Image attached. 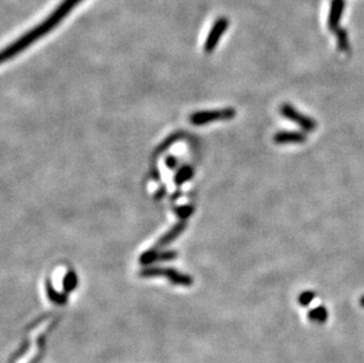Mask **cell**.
I'll list each match as a JSON object with an SVG mask.
<instances>
[{"label": "cell", "mask_w": 364, "mask_h": 363, "mask_svg": "<svg viewBox=\"0 0 364 363\" xmlns=\"http://www.w3.org/2000/svg\"><path fill=\"white\" fill-rule=\"evenodd\" d=\"M229 19L225 18V17H219L218 19H216V22L213 23L211 30H210L208 37H206L205 43H204V51L205 53H212L213 50L217 48V45L219 44L220 38L224 35L226 30L229 28Z\"/></svg>", "instance_id": "cell-4"}, {"label": "cell", "mask_w": 364, "mask_h": 363, "mask_svg": "<svg viewBox=\"0 0 364 363\" xmlns=\"http://www.w3.org/2000/svg\"><path fill=\"white\" fill-rule=\"evenodd\" d=\"M184 228H185L184 223H180V224H177L175 226V228L171 229V230H170L168 232V234L164 235V237L160 239L158 244L159 245H166V244H169V243H171L173 241V239H175L177 237V236H179L180 234H182V231L184 230Z\"/></svg>", "instance_id": "cell-12"}, {"label": "cell", "mask_w": 364, "mask_h": 363, "mask_svg": "<svg viewBox=\"0 0 364 363\" xmlns=\"http://www.w3.org/2000/svg\"><path fill=\"white\" fill-rule=\"evenodd\" d=\"M83 0H63L60 3L58 8H56L51 12L48 18H45L44 21L40 23L39 25L35 26V28L30 30L26 33H24L22 37H19L17 41L12 43L11 45H9L8 48L3 50L2 56V62H8L11 61L12 58H15L16 56H18L19 53L25 51L26 49L30 48V46L35 44L36 42H38L40 38L48 35L52 31L56 26H58L64 18H66L70 15V12L72 11L76 6H78Z\"/></svg>", "instance_id": "cell-1"}, {"label": "cell", "mask_w": 364, "mask_h": 363, "mask_svg": "<svg viewBox=\"0 0 364 363\" xmlns=\"http://www.w3.org/2000/svg\"><path fill=\"white\" fill-rule=\"evenodd\" d=\"M345 8V0H331L330 5V12L328 18V28L335 32L339 29V22L342 19L343 12Z\"/></svg>", "instance_id": "cell-6"}, {"label": "cell", "mask_w": 364, "mask_h": 363, "mask_svg": "<svg viewBox=\"0 0 364 363\" xmlns=\"http://www.w3.org/2000/svg\"><path fill=\"white\" fill-rule=\"evenodd\" d=\"M306 139V136L302 132H296V131H280L276 133L275 141L277 144H286V143H302Z\"/></svg>", "instance_id": "cell-8"}, {"label": "cell", "mask_w": 364, "mask_h": 363, "mask_svg": "<svg viewBox=\"0 0 364 363\" xmlns=\"http://www.w3.org/2000/svg\"><path fill=\"white\" fill-rule=\"evenodd\" d=\"M280 113H282L285 118H288L290 121L295 122L296 124H298L300 128L305 130V131L311 132L317 126L316 122L313 121L312 118H310L305 115H302V113H299L295 108H292V106L289 104H284L280 106Z\"/></svg>", "instance_id": "cell-5"}, {"label": "cell", "mask_w": 364, "mask_h": 363, "mask_svg": "<svg viewBox=\"0 0 364 363\" xmlns=\"http://www.w3.org/2000/svg\"><path fill=\"white\" fill-rule=\"evenodd\" d=\"M177 257V254L175 251H163L158 252L156 250H149L145 254L140 256L139 261L144 265H149L153 262L157 261H170V259H175Z\"/></svg>", "instance_id": "cell-7"}, {"label": "cell", "mask_w": 364, "mask_h": 363, "mask_svg": "<svg viewBox=\"0 0 364 363\" xmlns=\"http://www.w3.org/2000/svg\"><path fill=\"white\" fill-rule=\"evenodd\" d=\"M336 38H337V46L338 50L342 52H349L350 50V43H349V35L344 29L339 28L335 31Z\"/></svg>", "instance_id": "cell-10"}, {"label": "cell", "mask_w": 364, "mask_h": 363, "mask_svg": "<svg viewBox=\"0 0 364 363\" xmlns=\"http://www.w3.org/2000/svg\"><path fill=\"white\" fill-rule=\"evenodd\" d=\"M359 302H360V305H362V307L364 308V296H363V297H362V298H360V299H359Z\"/></svg>", "instance_id": "cell-17"}, {"label": "cell", "mask_w": 364, "mask_h": 363, "mask_svg": "<svg viewBox=\"0 0 364 363\" xmlns=\"http://www.w3.org/2000/svg\"><path fill=\"white\" fill-rule=\"evenodd\" d=\"M313 298H315V292L304 291L299 295L298 303L300 305H303V307H306V305H309L313 301Z\"/></svg>", "instance_id": "cell-14"}, {"label": "cell", "mask_w": 364, "mask_h": 363, "mask_svg": "<svg viewBox=\"0 0 364 363\" xmlns=\"http://www.w3.org/2000/svg\"><path fill=\"white\" fill-rule=\"evenodd\" d=\"M78 285V277H77V274L73 271H69L68 274L65 275L64 281H63V288H64V292L69 294L75 290Z\"/></svg>", "instance_id": "cell-13"}, {"label": "cell", "mask_w": 364, "mask_h": 363, "mask_svg": "<svg viewBox=\"0 0 364 363\" xmlns=\"http://www.w3.org/2000/svg\"><path fill=\"white\" fill-rule=\"evenodd\" d=\"M236 111L231 108L222 110H211V111L195 112L190 117V122L195 125H204L206 123L216 121H228L235 117Z\"/></svg>", "instance_id": "cell-3"}, {"label": "cell", "mask_w": 364, "mask_h": 363, "mask_svg": "<svg viewBox=\"0 0 364 363\" xmlns=\"http://www.w3.org/2000/svg\"><path fill=\"white\" fill-rule=\"evenodd\" d=\"M46 294H48L50 301L55 303V304L63 305L68 302V294H66V292H59L55 286H53L51 281L46 282Z\"/></svg>", "instance_id": "cell-9"}, {"label": "cell", "mask_w": 364, "mask_h": 363, "mask_svg": "<svg viewBox=\"0 0 364 363\" xmlns=\"http://www.w3.org/2000/svg\"><path fill=\"white\" fill-rule=\"evenodd\" d=\"M140 276L145 278L150 277H164L176 285L182 286H190L192 285L193 278L190 275L183 274L175 270V269L169 268H158V266H153V268H145L140 271Z\"/></svg>", "instance_id": "cell-2"}, {"label": "cell", "mask_w": 364, "mask_h": 363, "mask_svg": "<svg viewBox=\"0 0 364 363\" xmlns=\"http://www.w3.org/2000/svg\"><path fill=\"white\" fill-rule=\"evenodd\" d=\"M166 165L169 166V168H175L176 166V159L173 157H170L166 159Z\"/></svg>", "instance_id": "cell-16"}, {"label": "cell", "mask_w": 364, "mask_h": 363, "mask_svg": "<svg viewBox=\"0 0 364 363\" xmlns=\"http://www.w3.org/2000/svg\"><path fill=\"white\" fill-rule=\"evenodd\" d=\"M190 176H191V169L189 168H184L182 170V171L179 172V175L177 176L176 177V182L177 183H183L185 182L186 179L190 178Z\"/></svg>", "instance_id": "cell-15"}, {"label": "cell", "mask_w": 364, "mask_h": 363, "mask_svg": "<svg viewBox=\"0 0 364 363\" xmlns=\"http://www.w3.org/2000/svg\"><path fill=\"white\" fill-rule=\"evenodd\" d=\"M308 317L313 322L324 323L326 319H328V310H326V308L323 307V305H319V307H317L309 311Z\"/></svg>", "instance_id": "cell-11"}]
</instances>
